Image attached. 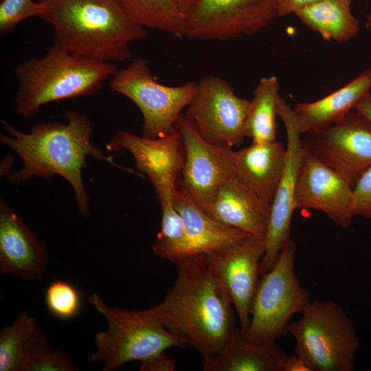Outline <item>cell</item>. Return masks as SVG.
<instances>
[{"instance_id": "cell-1", "label": "cell", "mask_w": 371, "mask_h": 371, "mask_svg": "<svg viewBox=\"0 0 371 371\" xmlns=\"http://www.w3.org/2000/svg\"><path fill=\"white\" fill-rule=\"evenodd\" d=\"M65 117L66 122L35 124L28 133L3 122L5 133H1L0 141L16 153L23 164L21 170L9 175L8 181L19 185L34 177L49 181L59 175L72 187L80 214L88 217L89 196L82 177L87 157L119 166L111 156L105 155L91 143L93 126L87 115L69 110Z\"/></svg>"}, {"instance_id": "cell-2", "label": "cell", "mask_w": 371, "mask_h": 371, "mask_svg": "<svg viewBox=\"0 0 371 371\" xmlns=\"http://www.w3.org/2000/svg\"><path fill=\"white\" fill-rule=\"evenodd\" d=\"M177 268L176 280L164 301L148 311L203 358L217 354L236 330L233 306L203 254L192 256Z\"/></svg>"}, {"instance_id": "cell-3", "label": "cell", "mask_w": 371, "mask_h": 371, "mask_svg": "<svg viewBox=\"0 0 371 371\" xmlns=\"http://www.w3.org/2000/svg\"><path fill=\"white\" fill-rule=\"evenodd\" d=\"M40 16L54 30V45L100 62L131 57L130 45L148 36L117 0H47Z\"/></svg>"}, {"instance_id": "cell-4", "label": "cell", "mask_w": 371, "mask_h": 371, "mask_svg": "<svg viewBox=\"0 0 371 371\" xmlns=\"http://www.w3.org/2000/svg\"><path fill=\"white\" fill-rule=\"evenodd\" d=\"M117 69L112 63L78 57L52 45L43 56L15 67V113L29 119L48 103L94 94Z\"/></svg>"}, {"instance_id": "cell-5", "label": "cell", "mask_w": 371, "mask_h": 371, "mask_svg": "<svg viewBox=\"0 0 371 371\" xmlns=\"http://www.w3.org/2000/svg\"><path fill=\"white\" fill-rule=\"evenodd\" d=\"M88 302L103 316L106 328L95 335V350L88 360L103 362L102 371H114L133 361H142L171 347L186 346L172 331L157 322L148 309H120L107 305L96 293Z\"/></svg>"}, {"instance_id": "cell-6", "label": "cell", "mask_w": 371, "mask_h": 371, "mask_svg": "<svg viewBox=\"0 0 371 371\" xmlns=\"http://www.w3.org/2000/svg\"><path fill=\"white\" fill-rule=\"evenodd\" d=\"M301 313L289 326L295 354L313 371H352L359 339L342 307L331 300L310 301Z\"/></svg>"}, {"instance_id": "cell-7", "label": "cell", "mask_w": 371, "mask_h": 371, "mask_svg": "<svg viewBox=\"0 0 371 371\" xmlns=\"http://www.w3.org/2000/svg\"><path fill=\"white\" fill-rule=\"evenodd\" d=\"M296 244L290 238L273 267L261 276L250 311L249 325L244 335L249 341H276L289 333L291 318L301 313L310 295L295 273Z\"/></svg>"}, {"instance_id": "cell-8", "label": "cell", "mask_w": 371, "mask_h": 371, "mask_svg": "<svg viewBox=\"0 0 371 371\" xmlns=\"http://www.w3.org/2000/svg\"><path fill=\"white\" fill-rule=\"evenodd\" d=\"M110 87L134 102L143 116L142 135L159 138L172 133L184 109L197 91V83L188 81L179 86L159 83L148 62L137 58L111 77Z\"/></svg>"}, {"instance_id": "cell-9", "label": "cell", "mask_w": 371, "mask_h": 371, "mask_svg": "<svg viewBox=\"0 0 371 371\" xmlns=\"http://www.w3.org/2000/svg\"><path fill=\"white\" fill-rule=\"evenodd\" d=\"M250 100L238 97L232 86L216 76L203 77L183 113L207 142L232 148L243 144Z\"/></svg>"}, {"instance_id": "cell-10", "label": "cell", "mask_w": 371, "mask_h": 371, "mask_svg": "<svg viewBox=\"0 0 371 371\" xmlns=\"http://www.w3.org/2000/svg\"><path fill=\"white\" fill-rule=\"evenodd\" d=\"M276 16L277 0H195L184 18L186 37L227 41L252 35Z\"/></svg>"}, {"instance_id": "cell-11", "label": "cell", "mask_w": 371, "mask_h": 371, "mask_svg": "<svg viewBox=\"0 0 371 371\" xmlns=\"http://www.w3.org/2000/svg\"><path fill=\"white\" fill-rule=\"evenodd\" d=\"M265 251V237L249 234L219 251L203 254L207 269L234 307L243 334L249 325Z\"/></svg>"}, {"instance_id": "cell-12", "label": "cell", "mask_w": 371, "mask_h": 371, "mask_svg": "<svg viewBox=\"0 0 371 371\" xmlns=\"http://www.w3.org/2000/svg\"><path fill=\"white\" fill-rule=\"evenodd\" d=\"M308 134L304 147L352 187L371 167V122L357 111Z\"/></svg>"}, {"instance_id": "cell-13", "label": "cell", "mask_w": 371, "mask_h": 371, "mask_svg": "<svg viewBox=\"0 0 371 371\" xmlns=\"http://www.w3.org/2000/svg\"><path fill=\"white\" fill-rule=\"evenodd\" d=\"M278 115L286 133V157L280 181L270 205V214L265 236V251L260 265V276L274 265L286 243L291 238L296 187L304 148L295 115L282 98L278 102Z\"/></svg>"}, {"instance_id": "cell-14", "label": "cell", "mask_w": 371, "mask_h": 371, "mask_svg": "<svg viewBox=\"0 0 371 371\" xmlns=\"http://www.w3.org/2000/svg\"><path fill=\"white\" fill-rule=\"evenodd\" d=\"M185 148V161L177 181L207 213L221 183L235 175L233 150L204 139L182 113L176 124Z\"/></svg>"}, {"instance_id": "cell-15", "label": "cell", "mask_w": 371, "mask_h": 371, "mask_svg": "<svg viewBox=\"0 0 371 371\" xmlns=\"http://www.w3.org/2000/svg\"><path fill=\"white\" fill-rule=\"evenodd\" d=\"M295 205L296 209L319 211L335 224L347 228L355 217L353 187L304 148Z\"/></svg>"}, {"instance_id": "cell-16", "label": "cell", "mask_w": 371, "mask_h": 371, "mask_svg": "<svg viewBox=\"0 0 371 371\" xmlns=\"http://www.w3.org/2000/svg\"><path fill=\"white\" fill-rule=\"evenodd\" d=\"M48 260L47 247L1 199L0 271L25 280H39L46 273Z\"/></svg>"}, {"instance_id": "cell-17", "label": "cell", "mask_w": 371, "mask_h": 371, "mask_svg": "<svg viewBox=\"0 0 371 371\" xmlns=\"http://www.w3.org/2000/svg\"><path fill=\"white\" fill-rule=\"evenodd\" d=\"M106 148L110 151L128 150L135 159L137 170L146 175L152 185L176 184L185 161L183 140L177 128L172 133L159 138L120 131L112 137Z\"/></svg>"}, {"instance_id": "cell-18", "label": "cell", "mask_w": 371, "mask_h": 371, "mask_svg": "<svg viewBox=\"0 0 371 371\" xmlns=\"http://www.w3.org/2000/svg\"><path fill=\"white\" fill-rule=\"evenodd\" d=\"M207 214L223 225L265 237L270 205L234 175L219 186Z\"/></svg>"}, {"instance_id": "cell-19", "label": "cell", "mask_w": 371, "mask_h": 371, "mask_svg": "<svg viewBox=\"0 0 371 371\" xmlns=\"http://www.w3.org/2000/svg\"><path fill=\"white\" fill-rule=\"evenodd\" d=\"M286 157L280 142L253 144L233 150L235 175L260 199L271 205Z\"/></svg>"}, {"instance_id": "cell-20", "label": "cell", "mask_w": 371, "mask_h": 371, "mask_svg": "<svg viewBox=\"0 0 371 371\" xmlns=\"http://www.w3.org/2000/svg\"><path fill=\"white\" fill-rule=\"evenodd\" d=\"M371 89V69L333 93L314 102L298 103L293 109L301 134L330 126L356 109Z\"/></svg>"}, {"instance_id": "cell-21", "label": "cell", "mask_w": 371, "mask_h": 371, "mask_svg": "<svg viewBox=\"0 0 371 371\" xmlns=\"http://www.w3.org/2000/svg\"><path fill=\"white\" fill-rule=\"evenodd\" d=\"M287 355L276 341L257 344L248 341L239 329L217 354L203 357L204 371H283Z\"/></svg>"}, {"instance_id": "cell-22", "label": "cell", "mask_w": 371, "mask_h": 371, "mask_svg": "<svg viewBox=\"0 0 371 371\" xmlns=\"http://www.w3.org/2000/svg\"><path fill=\"white\" fill-rule=\"evenodd\" d=\"M174 205L183 220L195 254L219 251L251 234L212 218L178 181L174 192Z\"/></svg>"}, {"instance_id": "cell-23", "label": "cell", "mask_w": 371, "mask_h": 371, "mask_svg": "<svg viewBox=\"0 0 371 371\" xmlns=\"http://www.w3.org/2000/svg\"><path fill=\"white\" fill-rule=\"evenodd\" d=\"M175 186L164 183L153 186L161 206V222L151 249L159 258L177 266L195 253L183 220L174 205Z\"/></svg>"}, {"instance_id": "cell-24", "label": "cell", "mask_w": 371, "mask_h": 371, "mask_svg": "<svg viewBox=\"0 0 371 371\" xmlns=\"http://www.w3.org/2000/svg\"><path fill=\"white\" fill-rule=\"evenodd\" d=\"M352 0H320L294 14L326 41L342 43L355 37L359 22L351 12Z\"/></svg>"}, {"instance_id": "cell-25", "label": "cell", "mask_w": 371, "mask_h": 371, "mask_svg": "<svg viewBox=\"0 0 371 371\" xmlns=\"http://www.w3.org/2000/svg\"><path fill=\"white\" fill-rule=\"evenodd\" d=\"M279 82L274 76L261 78L253 91L249 114L245 123V137L253 144L276 141Z\"/></svg>"}, {"instance_id": "cell-26", "label": "cell", "mask_w": 371, "mask_h": 371, "mask_svg": "<svg viewBox=\"0 0 371 371\" xmlns=\"http://www.w3.org/2000/svg\"><path fill=\"white\" fill-rule=\"evenodd\" d=\"M141 26L179 39L186 38L185 21L175 0H117Z\"/></svg>"}, {"instance_id": "cell-27", "label": "cell", "mask_w": 371, "mask_h": 371, "mask_svg": "<svg viewBox=\"0 0 371 371\" xmlns=\"http://www.w3.org/2000/svg\"><path fill=\"white\" fill-rule=\"evenodd\" d=\"M41 330L36 318L21 312L0 330V371H19L32 342Z\"/></svg>"}, {"instance_id": "cell-28", "label": "cell", "mask_w": 371, "mask_h": 371, "mask_svg": "<svg viewBox=\"0 0 371 371\" xmlns=\"http://www.w3.org/2000/svg\"><path fill=\"white\" fill-rule=\"evenodd\" d=\"M66 353L51 346L41 328L29 347L19 371H78Z\"/></svg>"}, {"instance_id": "cell-29", "label": "cell", "mask_w": 371, "mask_h": 371, "mask_svg": "<svg viewBox=\"0 0 371 371\" xmlns=\"http://www.w3.org/2000/svg\"><path fill=\"white\" fill-rule=\"evenodd\" d=\"M45 302L47 310L54 317L70 320L80 312L82 293L69 282L56 280L47 287Z\"/></svg>"}, {"instance_id": "cell-30", "label": "cell", "mask_w": 371, "mask_h": 371, "mask_svg": "<svg viewBox=\"0 0 371 371\" xmlns=\"http://www.w3.org/2000/svg\"><path fill=\"white\" fill-rule=\"evenodd\" d=\"M46 8L45 1L33 0H3L0 3V34L10 33L21 21L41 16Z\"/></svg>"}, {"instance_id": "cell-31", "label": "cell", "mask_w": 371, "mask_h": 371, "mask_svg": "<svg viewBox=\"0 0 371 371\" xmlns=\"http://www.w3.org/2000/svg\"><path fill=\"white\" fill-rule=\"evenodd\" d=\"M353 214L371 218V167L358 179L353 187Z\"/></svg>"}, {"instance_id": "cell-32", "label": "cell", "mask_w": 371, "mask_h": 371, "mask_svg": "<svg viewBox=\"0 0 371 371\" xmlns=\"http://www.w3.org/2000/svg\"><path fill=\"white\" fill-rule=\"evenodd\" d=\"M165 350L160 351L150 357L141 361V371H173L175 369V360L168 357Z\"/></svg>"}, {"instance_id": "cell-33", "label": "cell", "mask_w": 371, "mask_h": 371, "mask_svg": "<svg viewBox=\"0 0 371 371\" xmlns=\"http://www.w3.org/2000/svg\"><path fill=\"white\" fill-rule=\"evenodd\" d=\"M320 0H277L278 16H283L306 6L315 3Z\"/></svg>"}, {"instance_id": "cell-34", "label": "cell", "mask_w": 371, "mask_h": 371, "mask_svg": "<svg viewBox=\"0 0 371 371\" xmlns=\"http://www.w3.org/2000/svg\"><path fill=\"white\" fill-rule=\"evenodd\" d=\"M283 371H313V370L302 358L295 353L286 357Z\"/></svg>"}, {"instance_id": "cell-35", "label": "cell", "mask_w": 371, "mask_h": 371, "mask_svg": "<svg viewBox=\"0 0 371 371\" xmlns=\"http://www.w3.org/2000/svg\"><path fill=\"white\" fill-rule=\"evenodd\" d=\"M356 111L371 122V93H368L358 104Z\"/></svg>"}, {"instance_id": "cell-36", "label": "cell", "mask_w": 371, "mask_h": 371, "mask_svg": "<svg viewBox=\"0 0 371 371\" xmlns=\"http://www.w3.org/2000/svg\"><path fill=\"white\" fill-rule=\"evenodd\" d=\"M181 13L185 16L195 0H175Z\"/></svg>"}, {"instance_id": "cell-37", "label": "cell", "mask_w": 371, "mask_h": 371, "mask_svg": "<svg viewBox=\"0 0 371 371\" xmlns=\"http://www.w3.org/2000/svg\"><path fill=\"white\" fill-rule=\"evenodd\" d=\"M370 25H371V12L368 14L366 19V26L367 27H370Z\"/></svg>"}, {"instance_id": "cell-38", "label": "cell", "mask_w": 371, "mask_h": 371, "mask_svg": "<svg viewBox=\"0 0 371 371\" xmlns=\"http://www.w3.org/2000/svg\"><path fill=\"white\" fill-rule=\"evenodd\" d=\"M39 1H46L47 0H38Z\"/></svg>"}, {"instance_id": "cell-39", "label": "cell", "mask_w": 371, "mask_h": 371, "mask_svg": "<svg viewBox=\"0 0 371 371\" xmlns=\"http://www.w3.org/2000/svg\"><path fill=\"white\" fill-rule=\"evenodd\" d=\"M370 370H371V369H370Z\"/></svg>"}]
</instances>
